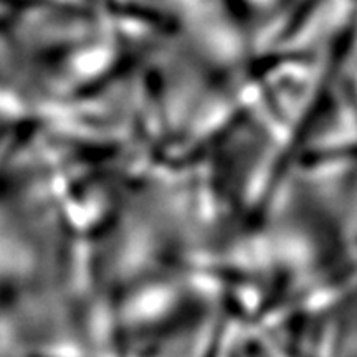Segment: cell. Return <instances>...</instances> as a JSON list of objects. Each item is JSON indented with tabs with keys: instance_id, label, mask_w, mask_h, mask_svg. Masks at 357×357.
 Here are the masks:
<instances>
[{
	"instance_id": "1",
	"label": "cell",
	"mask_w": 357,
	"mask_h": 357,
	"mask_svg": "<svg viewBox=\"0 0 357 357\" xmlns=\"http://www.w3.org/2000/svg\"><path fill=\"white\" fill-rule=\"evenodd\" d=\"M351 73H352V79H354V88L357 93V40L354 43V50H352V55H351Z\"/></svg>"
}]
</instances>
